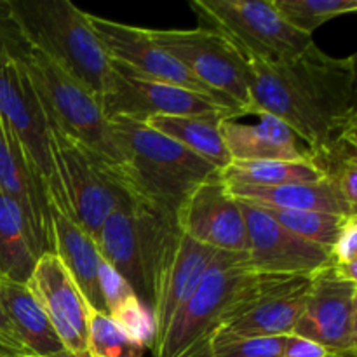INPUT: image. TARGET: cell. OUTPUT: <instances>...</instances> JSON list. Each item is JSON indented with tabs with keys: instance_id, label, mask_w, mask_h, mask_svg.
Here are the masks:
<instances>
[{
	"instance_id": "obj_29",
	"label": "cell",
	"mask_w": 357,
	"mask_h": 357,
	"mask_svg": "<svg viewBox=\"0 0 357 357\" xmlns=\"http://www.w3.org/2000/svg\"><path fill=\"white\" fill-rule=\"evenodd\" d=\"M146 347L105 312L91 310L87 323L89 357H145Z\"/></svg>"
},
{
	"instance_id": "obj_17",
	"label": "cell",
	"mask_w": 357,
	"mask_h": 357,
	"mask_svg": "<svg viewBox=\"0 0 357 357\" xmlns=\"http://www.w3.org/2000/svg\"><path fill=\"white\" fill-rule=\"evenodd\" d=\"M0 192L17 208L38 257L52 253L51 204L17 139L0 119Z\"/></svg>"
},
{
	"instance_id": "obj_8",
	"label": "cell",
	"mask_w": 357,
	"mask_h": 357,
	"mask_svg": "<svg viewBox=\"0 0 357 357\" xmlns=\"http://www.w3.org/2000/svg\"><path fill=\"white\" fill-rule=\"evenodd\" d=\"M150 35L216 96L248 112L250 65L223 35L202 24L194 30H150Z\"/></svg>"
},
{
	"instance_id": "obj_10",
	"label": "cell",
	"mask_w": 357,
	"mask_h": 357,
	"mask_svg": "<svg viewBox=\"0 0 357 357\" xmlns=\"http://www.w3.org/2000/svg\"><path fill=\"white\" fill-rule=\"evenodd\" d=\"M291 335L321 345L331 357H357V281L333 265L314 274Z\"/></svg>"
},
{
	"instance_id": "obj_6",
	"label": "cell",
	"mask_w": 357,
	"mask_h": 357,
	"mask_svg": "<svg viewBox=\"0 0 357 357\" xmlns=\"http://www.w3.org/2000/svg\"><path fill=\"white\" fill-rule=\"evenodd\" d=\"M49 138L65 213L96 241L108 215L121 202L131 199L135 192L129 187L122 167L105 162L58 131L51 122Z\"/></svg>"
},
{
	"instance_id": "obj_7",
	"label": "cell",
	"mask_w": 357,
	"mask_h": 357,
	"mask_svg": "<svg viewBox=\"0 0 357 357\" xmlns=\"http://www.w3.org/2000/svg\"><path fill=\"white\" fill-rule=\"evenodd\" d=\"M190 7L248 61H284L314 44L279 16L272 0H192Z\"/></svg>"
},
{
	"instance_id": "obj_26",
	"label": "cell",
	"mask_w": 357,
	"mask_h": 357,
	"mask_svg": "<svg viewBox=\"0 0 357 357\" xmlns=\"http://www.w3.org/2000/svg\"><path fill=\"white\" fill-rule=\"evenodd\" d=\"M227 185L274 187L288 183H312L323 180L309 160H248L230 162L220 171Z\"/></svg>"
},
{
	"instance_id": "obj_1",
	"label": "cell",
	"mask_w": 357,
	"mask_h": 357,
	"mask_svg": "<svg viewBox=\"0 0 357 357\" xmlns=\"http://www.w3.org/2000/svg\"><path fill=\"white\" fill-rule=\"evenodd\" d=\"M250 108L281 119L307 152L357 135L356 54L333 58L314 42L278 63L248 61Z\"/></svg>"
},
{
	"instance_id": "obj_20",
	"label": "cell",
	"mask_w": 357,
	"mask_h": 357,
	"mask_svg": "<svg viewBox=\"0 0 357 357\" xmlns=\"http://www.w3.org/2000/svg\"><path fill=\"white\" fill-rule=\"evenodd\" d=\"M135 199L132 195L128 201L121 202L108 215L94 244L101 260L131 288L136 298L152 312V300H150L145 268H143L142 248H139Z\"/></svg>"
},
{
	"instance_id": "obj_22",
	"label": "cell",
	"mask_w": 357,
	"mask_h": 357,
	"mask_svg": "<svg viewBox=\"0 0 357 357\" xmlns=\"http://www.w3.org/2000/svg\"><path fill=\"white\" fill-rule=\"evenodd\" d=\"M0 307L13 337L30 356L72 357L26 284L0 282Z\"/></svg>"
},
{
	"instance_id": "obj_21",
	"label": "cell",
	"mask_w": 357,
	"mask_h": 357,
	"mask_svg": "<svg viewBox=\"0 0 357 357\" xmlns=\"http://www.w3.org/2000/svg\"><path fill=\"white\" fill-rule=\"evenodd\" d=\"M51 218L52 253L66 268L89 309L94 312L107 314V303L100 281L101 257L96 244L61 209L51 206Z\"/></svg>"
},
{
	"instance_id": "obj_25",
	"label": "cell",
	"mask_w": 357,
	"mask_h": 357,
	"mask_svg": "<svg viewBox=\"0 0 357 357\" xmlns=\"http://www.w3.org/2000/svg\"><path fill=\"white\" fill-rule=\"evenodd\" d=\"M38 258L23 216L0 192V282L26 284Z\"/></svg>"
},
{
	"instance_id": "obj_5",
	"label": "cell",
	"mask_w": 357,
	"mask_h": 357,
	"mask_svg": "<svg viewBox=\"0 0 357 357\" xmlns=\"http://www.w3.org/2000/svg\"><path fill=\"white\" fill-rule=\"evenodd\" d=\"M20 63L45 117L58 131L105 162L124 166V153L98 96L33 49H28Z\"/></svg>"
},
{
	"instance_id": "obj_23",
	"label": "cell",
	"mask_w": 357,
	"mask_h": 357,
	"mask_svg": "<svg viewBox=\"0 0 357 357\" xmlns=\"http://www.w3.org/2000/svg\"><path fill=\"white\" fill-rule=\"evenodd\" d=\"M229 192L239 201L253 202L261 208L286 211H323L340 216H357L340 190L326 180L312 183H288L274 187L227 185Z\"/></svg>"
},
{
	"instance_id": "obj_15",
	"label": "cell",
	"mask_w": 357,
	"mask_h": 357,
	"mask_svg": "<svg viewBox=\"0 0 357 357\" xmlns=\"http://www.w3.org/2000/svg\"><path fill=\"white\" fill-rule=\"evenodd\" d=\"M178 222L183 234L213 250L248 253V232L239 201L222 174L202 181L181 204Z\"/></svg>"
},
{
	"instance_id": "obj_33",
	"label": "cell",
	"mask_w": 357,
	"mask_h": 357,
	"mask_svg": "<svg viewBox=\"0 0 357 357\" xmlns=\"http://www.w3.org/2000/svg\"><path fill=\"white\" fill-rule=\"evenodd\" d=\"M28 49L30 47L14 23L9 2L0 0V66L10 59H21Z\"/></svg>"
},
{
	"instance_id": "obj_14",
	"label": "cell",
	"mask_w": 357,
	"mask_h": 357,
	"mask_svg": "<svg viewBox=\"0 0 357 357\" xmlns=\"http://www.w3.org/2000/svg\"><path fill=\"white\" fill-rule=\"evenodd\" d=\"M89 23L96 37L100 38L105 51H107L108 58L117 65L124 66V68L131 70L138 75L146 77V79L183 87V89L194 91L199 94H206V96L213 98L220 103L239 108L216 96L204 84L199 82L187 68H183L173 56L167 54L153 40L149 28L131 26V24L94 16V14H89ZM239 110H243V108H239Z\"/></svg>"
},
{
	"instance_id": "obj_11",
	"label": "cell",
	"mask_w": 357,
	"mask_h": 357,
	"mask_svg": "<svg viewBox=\"0 0 357 357\" xmlns=\"http://www.w3.org/2000/svg\"><path fill=\"white\" fill-rule=\"evenodd\" d=\"M112 79L100 103L108 121L128 119L145 124L155 115H206L244 110L229 107L206 94L157 82L112 61Z\"/></svg>"
},
{
	"instance_id": "obj_12",
	"label": "cell",
	"mask_w": 357,
	"mask_h": 357,
	"mask_svg": "<svg viewBox=\"0 0 357 357\" xmlns=\"http://www.w3.org/2000/svg\"><path fill=\"white\" fill-rule=\"evenodd\" d=\"M312 275H260L250 295L227 316L216 333L241 337L291 335L298 323Z\"/></svg>"
},
{
	"instance_id": "obj_19",
	"label": "cell",
	"mask_w": 357,
	"mask_h": 357,
	"mask_svg": "<svg viewBox=\"0 0 357 357\" xmlns=\"http://www.w3.org/2000/svg\"><path fill=\"white\" fill-rule=\"evenodd\" d=\"M218 255L220 250H213L206 244L190 239L181 230L176 257H174L169 271L164 275L162 282L159 284L155 296H153V342L150 351L159 344L162 335L166 333L167 326H169L171 319L176 316L180 307L197 289V286L201 284L204 275L213 267Z\"/></svg>"
},
{
	"instance_id": "obj_9",
	"label": "cell",
	"mask_w": 357,
	"mask_h": 357,
	"mask_svg": "<svg viewBox=\"0 0 357 357\" xmlns=\"http://www.w3.org/2000/svg\"><path fill=\"white\" fill-rule=\"evenodd\" d=\"M0 119L17 139L49 195V204L65 211L51 153L49 122L20 59L0 66Z\"/></svg>"
},
{
	"instance_id": "obj_37",
	"label": "cell",
	"mask_w": 357,
	"mask_h": 357,
	"mask_svg": "<svg viewBox=\"0 0 357 357\" xmlns=\"http://www.w3.org/2000/svg\"><path fill=\"white\" fill-rule=\"evenodd\" d=\"M23 357H37V356H23Z\"/></svg>"
},
{
	"instance_id": "obj_18",
	"label": "cell",
	"mask_w": 357,
	"mask_h": 357,
	"mask_svg": "<svg viewBox=\"0 0 357 357\" xmlns=\"http://www.w3.org/2000/svg\"><path fill=\"white\" fill-rule=\"evenodd\" d=\"M253 122L241 121L239 115L223 119L220 124L230 162L248 160H307L305 149L298 146L295 132L274 115L264 110H248Z\"/></svg>"
},
{
	"instance_id": "obj_3",
	"label": "cell",
	"mask_w": 357,
	"mask_h": 357,
	"mask_svg": "<svg viewBox=\"0 0 357 357\" xmlns=\"http://www.w3.org/2000/svg\"><path fill=\"white\" fill-rule=\"evenodd\" d=\"M115 139L124 153V176L139 197L178 213L185 199L220 173L202 157L142 122L115 119Z\"/></svg>"
},
{
	"instance_id": "obj_32",
	"label": "cell",
	"mask_w": 357,
	"mask_h": 357,
	"mask_svg": "<svg viewBox=\"0 0 357 357\" xmlns=\"http://www.w3.org/2000/svg\"><path fill=\"white\" fill-rule=\"evenodd\" d=\"M331 265L344 278L357 281V216L345 222L337 244L331 250Z\"/></svg>"
},
{
	"instance_id": "obj_34",
	"label": "cell",
	"mask_w": 357,
	"mask_h": 357,
	"mask_svg": "<svg viewBox=\"0 0 357 357\" xmlns=\"http://www.w3.org/2000/svg\"><path fill=\"white\" fill-rule=\"evenodd\" d=\"M282 357H331V356L326 349L314 344V342L295 337V335H288V340H286L284 354H282Z\"/></svg>"
},
{
	"instance_id": "obj_16",
	"label": "cell",
	"mask_w": 357,
	"mask_h": 357,
	"mask_svg": "<svg viewBox=\"0 0 357 357\" xmlns=\"http://www.w3.org/2000/svg\"><path fill=\"white\" fill-rule=\"evenodd\" d=\"M26 286L40 303L66 351L72 357H89L87 323L91 309L54 253L38 258Z\"/></svg>"
},
{
	"instance_id": "obj_36",
	"label": "cell",
	"mask_w": 357,
	"mask_h": 357,
	"mask_svg": "<svg viewBox=\"0 0 357 357\" xmlns=\"http://www.w3.org/2000/svg\"><path fill=\"white\" fill-rule=\"evenodd\" d=\"M0 331H2V333H6L7 337L14 338V337H13V331H10L9 323H7L6 316H3V312H2V307H0ZM14 340H16V338H14ZM16 342H17V340H16ZM17 344H20V342H17ZM23 349H24V347H23Z\"/></svg>"
},
{
	"instance_id": "obj_24",
	"label": "cell",
	"mask_w": 357,
	"mask_h": 357,
	"mask_svg": "<svg viewBox=\"0 0 357 357\" xmlns=\"http://www.w3.org/2000/svg\"><path fill=\"white\" fill-rule=\"evenodd\" d=\"M241 115L237 112H215L206 115H155L145 122L160 135L187 146L194 153L222 171L230 164L220 124L223 119Z\"/></svg>"
},
{
	"instance_id": "obj_28",
	"label": "cell",
	"mask_w": 357,
	"mask_h": 357,
	"mask_svg": "<svg viewBox=\"0 0 357 357\" xmlns=\"http://www.w3.org/2000/svg\"><path fill=\"white\" fill-rule=\"evenodd\" d=\"M261 209L286 230L309 241V243L324 248L330 253L337 244L342 230H344L345 222L351 218V216L331 215V213L323 211H286V209L272 208Z\"/></svg>"
},
{
	"instance_id": "obj_4",
	"label": "cell",
	"mask_w": 357,
	"mask_h": 357,
	"mask_svg": "<svg viewBox=\"0 0 357 357\" xmlns=\"http://www.w3.org/2000/svg\"><path fill=\"white\" fill-rule=\"evenodd\" d=\"M260 275L248 267L246 255L220 251L201 284L171 319L152 356L208 357L213 335L250 295Z\"/></svg>"
},
{
	"instance_id": "obj_35",
	"label": "cell",
	"mask_w": 357,
	"mask_h": 357,
	"mask_svg": "<svg viewBox=\"0 0 357 357\" xmlns=\"http://www.w3.org/2000/svg\"><path fill=\"white\" fill-rule=\"evenodd\" d=\"M30 356L23 349V345L17 344L14 338L7 337L6 333L0 331V357H23Z\"/></svg>"
},
{
	"instance_id": "obj_27",
	"label": "cell",
	"mask_w": 357,
	"mask_h": 357,
	"mask_svg": "<svg viewBox=\"0 0 357 357\" xmlns=\"http://www.w3.org/2000/svg\"><path fill=\"white\" fill-rule=\"evenodd\" d=\"M305 155L323 180L333 183L357 209V135L344 136L312 152L305 150Z\"/></svg>"
},
{
	"instance_id": "obj_31",
	"label": "cell",
	"mask_w": 357,
	"mask_h": 357,
	"mask_svg": "<svg viewBox=\"0 0 357 357\" xmlns=\"http://www.w3.org/2000/svg\"><path fill=\"white\" fill-rule=\"evenodd\" d=\"M288 335L281 337H241L215 333L208 357H282Z\"/></svg>"
},
{
	"instance_id": "obj_30",
	"label": "cell",
	"mask_w": 357,
	"mask_h": 357,
	"mask_svg": "<svg viewBox=\"0 0 357 357\" xmlns=\"http://www.w3.org/2000/svg\"><path fill=\"white\" fill-rule=\"evenodd\" d=\"M272 6L289 26L307 37L333 17L357 10L356 0H272Z\"/></svg>"
},
{
	"instance_id": "obj_2",
	"label": "cell",
	"mask_w": 357,
	"mask_h": 357,
	"mask_svg": "<svg viewBox=\"0 0 357 357\" xmlns=\"http://www.w3.org/2000/svg\"><path fill=\"white\" fill-rule=\"evenodd\" d=\"M28 47L51 59L98 100L112 79V59L89 23V13L70 0H7Z\"/></svg>"
},
{
	"instance_id": "obj_13",
	"label": "cell",
	"mask_w": 357,
	"mask_h": 357,
	"mask_svg": "<svg viewBox=\"0 0 357 357\" xmlns=\"http://www.w3.org/2000/svg\"><path fill=\"white\" fill-rule=\"evenodd\" d=\"M239 201V199H237ZM248 232V267L258 275H314L331 265V253L279 225L260 206L239 201Z\"/></svg>"
}]
</instances>
